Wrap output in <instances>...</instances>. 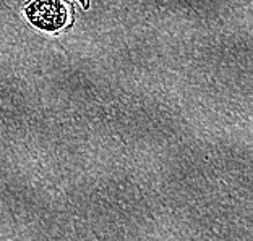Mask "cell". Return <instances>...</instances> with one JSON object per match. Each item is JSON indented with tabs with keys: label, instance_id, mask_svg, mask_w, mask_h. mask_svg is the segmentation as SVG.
Segmentation results:
<instances>
[{
	"label": "cell",
	"instance_id": "obj_1",
	"mask_svg": "<svg viewBox=\"0 0 253 241\" xmlns=\"http://www.w3.org/2000/svg\"><path fill=\"white\" fill-rule=\"evenodd\" d=\"M26 15L34 26L44 31H57L67 23V10L59 0H34L28 5Z\"/></svg>",
	"mask_w": 253,
	"mask_h": 241
},
{
	"label": "cell",
	"instance_id": "obj_2",
	"mask_svg": "<svg viewBox=\"0 0 253 241\" xmlns=\"http://www.w3.org/2000/svg\"><path fill=\"white\" fill-rule=\"evenodd\" d=\"M82 3H84V0H82Z\"/></svg>",
	"mask_w": 253,
	"mask_h": 241
}]
</instances>
